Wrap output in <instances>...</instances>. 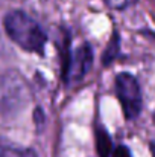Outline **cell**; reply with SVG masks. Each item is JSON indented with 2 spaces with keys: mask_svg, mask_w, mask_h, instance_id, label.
<instances>
[{
  "mask_svg": "<svg viewBox=\"0 0 155 157\" xmlns=\"http://www.w3.org/2000/svg\"><path fill=\"white\" fill-rule=\"evenodd\" d=\"M3 25L9 38L14 43H17L21 49L38 55L44 53L47 35L31 15L15 9L6 14Z\"/></svg>",
  "mask_w": 155,
  "mask_h": 157,
  "instance_id": "6da1fadb",
  "label": "cell"
},
{
  "mask_svg": "<svg viewBox=\"0 0 155 157\" xmlns=\"http://www.w3.org/2000/svg\"><path fill=\"white\" fill-rule=\"evenodd\" d=\"M116 93L126 119H135L142 111V90L138 81L131 73H119L116 76Z\"/></svg>",
  "mask_w": 155,
  "mask_h": 157,
  "instance_id": "7a4b0ae2",
  "label": "cell"
},
{
  "mask_svg": "<svg viewBox=\"0 0 155 157\" xmlns=\"http://www.w3.org/2000/svg\"><path fill=\"white\" fill-rule=\"evenodd\" d=\"M62 63V78L67 84L82 79L93 64L91 46L88 43H84L75 51H67V53H64Z\"/></svg>",
  "mask_w": 155,
  "mask_h": 157,
  "instance_id": "3957f363",
  "label": "cell"
},
{
  "mask_svg": "<svg viewBox=\"0 0 155 157\" xmlns=\"http://www.w3.org/2000/svg\"><path fill=\"white\" fill-rule=\"evenodd\" d=\"M0 157H38L31 148H21L14 144L0 140Z\"/></svg>",
  "mask_w": 155,
  "mask_h": 157,
  "instance_id": "277c9868",
  "label": "cell"
},
{
  "mask_svg": "<svg viewBox=\"0 0 155 157\" xmlns=\"http://www.w3.org/2000/svg\"><path fill=\"white\" fill-rule=\"evenodd\" d=\"M119 52H120V38L117 34H113V38L108 44V48L105 49L102 56V61L105 66H108L109 63H113L117 56H119Z\"/></svg>",
  "mask_w": 155,
  "mask_h": 157,
  "instance_id": "5b68a950",
  "label": "cell"
},
{
  "mask_svg": "<svg viewBox=\"0 0 155 157\" xmlns=\"http://www.w3.org/2000/svg\"><path fill=\"white\" fill-rule=\"evenodd\" d=\"M134 0H105V3L113 8V9H125L126 6H129Z\"/></svg>",
  "mask_w": 155,
  "mask_h": 157,
  "instance_id": "8992f818",
  "label": "cell"
},
{
  "mask_svg": "<svg viewBox=\"0 0 155 157\" xmlns=\"http://www.w3.org/2000/svg\"><path fill=\"white\" fill-rule=\"evenodd\" d=\"M113 157H132V156H131V151H129L128 147L119 145V147L113 151Z\"/></svg>",
  "mask_w": 155,
  "mask_h": 157,
  "instance_id": "52a82bcc",
  "label": "cell"
},
{
  "mask_svg": "<svg viewBox=\"0 0 155 157\" xmlns=\"http://www.w3.org/2000/svg\"><path fill=\"white\" fill-rule=\"evenodd\" d=\"M154 122H155V114H154Z\"/></svg>",
  "mask_w": 155,
  "mask_h": 157,
  "instance_id": "ba28073f",
  "label": "cell"
}]
</instances>
